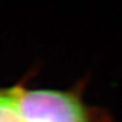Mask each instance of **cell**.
Wrapping results in <instances>:
<instances>
[{
	"instance_id": "obj_2",
	"label": "cell",
	"mask_w": 122,
	"mask_h": 122,
	"mask_svg": "<svg viewBox=\"0 0 122 122\" xmlns=\"http://www.w3.org/2000/svg\"><path fill=\"white\" fill-rule=\"evenodd\" d=\"M19 87L0 90V122H23L18 112Z\"/></svg>"
},
{
	"instance_id": "obj_1",
	"label": "cell",
	"mask_w": 122,
	"mask_h": 122,
	"mask_svg": "<svg viewBox=\"0 0 122 122\" xmlns=\"http://www.w3.org/2000/svg\"><path fill=\"white\" fill-rule=\"evenodd\" d=\"M17 105L23 122H89L84 104L69 92L20 88Z\"/></svg>"
}]
</instances>
